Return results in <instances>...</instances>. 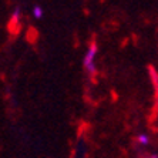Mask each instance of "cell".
Masks as SVG:
<instances>
[{"label":"cell","mask_w":158,"mask_h":158,"mask_svg":"<svg viewBox=\"0 0 158 158\" xmlns=\"http://www.w3.org/2000/svg\"><path fill=\"white\" fill-rule=\"evenodd\" d=\"M97 53H98V47H97L96 43H91L90 47L87 48L85 56L83 59V64H84V69L88 74H94L96 73V57Z\"/></svg>","instance_id":"obj_1"},{"label":"cell","mask_w":158,"mask_h":158,"mask_svg":"<svg viewBox=\"0 0 158 158\" xmlns=\"http://www.w3.org/2000/svg\"><path fill=\"white\" fill-rule=\"evenodd\" d=\"M137 141H138V144H140V145L145 147V145H148V144H150V137H148L147 134H140V135H138V138H137Z\"/></svg>","instance_id":"obj_2"},{"label":"cell","mask_w":158,"mask_h":158,"mask_svg":"<svg viewBox=\"0 0 158 158\" xmlns=\"http://www.w3.org/2000/svg\"><path fill=\"white\" fill-rule=\"evenodd\" d=\"M33 16L36 19H41L43 17V9L40 6H34L33 7Z\"/></svg>","instance_id":"obj_3"},{"label":"cell","mask_w":158,"mask_h":158,"mask_svg":"<svg viewBox=\"0 0 158 158\" xmlns=\"http://www.w3.org/2000/svg\"><path fill=\"white\" fill-rule=\"evenodd\" d=\"M19 19H20V9H15V11H13V15H11L10 17V22L11 23H17L19 22Z\"/></svg>","instance_id":"obj_4"},{"label":"cell","mask_w":158,"mask_h":158,"mask_svg":"<svg viewBox=\"0 0 158 158\" xmlns=\"http://www.w3.org/2000/svg\"><path fill=\"white\" fill-rule=\"evenodd\" d=\"M147 158H158V157H157V154H152V155H148Z\"/></svg>","instance_id":"obj_5"}]
</instances>
